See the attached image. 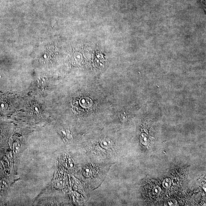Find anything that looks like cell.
Segmentation results:
<instances>
[{"label":"cell","mask_w":206,"mask_h":206,"mask_svg":"<svg viewBox=\"0 0 206 206\" xmlns=\"http://www.w3.org/2000/svg\"><path fill=\"white\" fill-rule=\"evenodd\" d=\"M80 103L82 107L85 108H90L93 104V102L88 97H84L80 100Z\"/></svg>","instance_id":"1"},{"label":"cell","mask_w":206,"mask_h":206,"mask_svg":"<svg viewBox=\"0 0 206 206\" xmlns=\"http://www.w3.org/2000/svg\"><path fill=\"white\" fill-rule=\"evenodd\" d=\"M102 148L105 149H110L113 146L112 140L110 138H105L101 141L100 143Z\"/></svg>","instance_id":"2"},{"label":"cell","mask_w":206,"mask_h":206,"mask_svg":"<svg viewBox=\"0 0 206 206\" xmlns=\"http://www.w3.org/2000/svg\"><path fill=\"white\" fill-rule=\"evenodd\" d=\"M140 141L142 144L144 146L149 144V141L147 135L144 133L141 134V136H140Z\"/></svg>","instance_id":"3"},{"label":"cell","mask_w":206,"mask_h":206,"mask_svg":"<svg viewBox=\"0 0 206 206\" xmlns=\"http://www.w3.org/2000/svg\"><path fill=\"white\" fill-rule=\"evenodd\" d=\"M37 82L39 85L44 86L47 83V77L45 76L39 77L37 79Z\"/></svg>","instance_id":"4"},{"label":"cell","mask_w":206,"mask_h":206,"mask_svg":"<svg viewBox=\"0 0 206 206\" xmlns=\"http://www.w3.org/2000/svg\"><path fill=\"white\" fill-rule=\"evenodd\" d=\"M163 186L164 188L169 189L171 185V181L170 179L166 178L163 182Z\"/></svg>","instance_id":"5"},{"label":"cell","mask_w":206,"mask_h":206,"mask_svg":"<svg viewBox=\"0 0 206 206\" xmlns=\"http://www.w3.org/2000/svg\"><path fill=\"white\" fill-rule=\"evenodd\" d=\"M177 205V201L174 199H169L164 203L165 206H176Z\"/></svg>","instance_id":"6"},{"label":"cell","mask_w":206,"mask_h":206,"mask_svg":"<svg viewBox=\"0 0 206 206\" xmlns=\"http://www.w3.org/2000/svg\"><path fill=\"white\" fill-rule=\"evenodd\" d=\"M161 192V188L159 186H155L152 189V193L154 195H159Z\"/></svg>","instance_id":"7"},{"label":"cell","mask_w":206,"mask_h":206,"mask_svg":"<svg viewBox=\"0 0 206 206\" xmlns=\"http://www.w3.org/2000/svg\"><path fill=\"white\" fill-rule=\"evenodd\" d=\"M81 59V57L80 55H77L73 59V63L74 64H76L80 61Z\"/></svg>","instance_id":"8"},{"label":"cell","mask_w":206,"mask_h":206,"mask_svg":"<svg viewBox=\"0 0 206 206\" xmlns=\"http://www.w3.org/2000/svg\"><path fill=\"white\" fill-rule=\"evenodd\" d=\"M1 129H0V134H1ZM3 140L2 139L1 137H0V143H1L2 142V140Z\"/></svg>","instance_id":"9"}]
</instances>
